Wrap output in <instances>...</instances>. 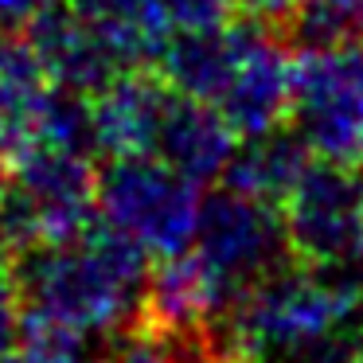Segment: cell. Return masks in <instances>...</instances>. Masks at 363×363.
Wrapping results in <instances>:
<instances>
[{
    "instance_id": "obj_6",
    "label": "cell",
    "mask_w": 363,
    "mask_h": 363,
    "mask_svg": "<svg viewBox=\"0 0 363 363\" xmlns=\"http://www.w3.org/2000/svg\"><path fill=\"white\" fill-rule=\"evenodd\" d=\"M191 254L235 305L250 285L269 277L274 269L289 266L293 250L285 238L281 207L266 199L242 196V191H215L199 203Z\"/></svg>"
},
{
    "instance_id": "obj_21",
    "label": "cell",
    "mask_w": 363,
    "mask_h": 363,
    "mask_svg": "<svg viewBox=\"0 0 363 363\" xmlns=\"http://www.w3.org/2000/svg\"><path fill=\"white\" fill-rule=\"evenodd\" d=\"M4 254H9V246H4V227H0V258H4Z\"/></svg>"
},
{
    "instance_id": "obj_14",
    "label": "cell",
    "mask_w": 363,
    "mask_h": 363,
    "mask_svg": "<svg viewBox=\"0 0 363 363\" xmlns=\"http://www.w3.org/2000/svg\"><path fill=\"white\" fill-rule=\"evenodd\" d=\"M106 363H242L227 340L215 336L211 328H149V324H133L121 332L118 352Z\"/></svg>"
},
{
    "instance_id": "obj_23",
    "label": "cell",
    "mask_w": 363,
    "mask_h": 363,
    "mask_svg": "<svg viewBox=\"0 0 363 363\" xmlns=\"http://www.w3.org/2000/svg\"><path fill=\"white\" fill-rule=\"evenodd\" d=\"M359 363H363V340H359Z\"/></svg>"
},
{
    "instance_id": "obj_10",
    "label": "cell",
    "mask_w": 363,
    "mask_h": 363,
    "mask_svg": "<svg viewBox=\"0 0 363 363\" xmlns=\"http://www.w3.org/2000/svg\"><path fill=\"white\" fill-rule=\"evenodd\" d=\"M168 94L172 86L157 67H129L113 74L98 94H90L94 149L102 157H152Z\"/></svg>"
},
{
    "instance_id": "obj_15",
    "label": "cell",
    "mask_w": 363,
    "mask_h": 363,
    "mask_svg": "<svg viewBox=\"0 0 363 363\" xmlns=\"http://www.w3.org/2000/svg\"><path fill=\"white\" fill-rule=\"evenodd\" d=\"M355 40H363V0H301L289 43L336 48Z\"/></svg>"
},
{
    "instance_id": "obj_9",
    "label": "cell",
    "mask_w": 363,
    "mask_h": 363,
    "mask_svg": "<svg viewBox=\"0 0 363 363\" xmlns=\"http://www.w3.org/2000/svg\"><path fill=\"white\" fill-rule=\"evenodd\" d=\"M24 40L48 71L51 86L59 90H74V94L90 98L113 74L125 71L118 55L106 48V40L94 32V24L74 9V0H48L24 24Z\"/></svg>"
},
{
    "instance_id": "obj_2",
    "label": "cell",
    "mask_w": 363,
    "mask_h": 363,
    "mask_svg": "<svg viewBox=\"0 0 363 363\" xmlns=\"http://www.w3.org/2000/svg\"><path fill=\"white\" fill-rule=\"evenodd\" d=\"M359 285L344 269L281 266L230 305L227 344L242 363H269L293 347L336 336L359 313Z\"/></svg>"
},
{
    "instance_id": "obj_12",
    "label": "cell",
    "mask_w": 363,
    "mask_h": 363,
    "mask_svg": "<svg viewBox=\"0 0 363 363\" xmlns=\"http://www.w3.org/2000/svg\"><path fill=\"white\" fill-rule=\"evenodd\" d=\"M316 157L305 145V137L281 121L274 129L242 137V145H235V157L227 160L219 180L230 191H242V196L281 207V199L293 191V184L305 176V168Z\"/></svg>"
},
{
    "instance_id": "obj_7",
    "label": "cell",
    "mask_w": 363,
    "mask_h": 363,
    "mask_svg": "<svg viewBox=\"0 0 363 363\" xmlns=\"http://www.w3.org/2000/svg\"><path fill=\"white\" fill-rule=\"evenodd\" d=\"M281 223L293 262L316 269H344L359 258L363 176L316 157L293 191L281 199Z\"/></svg>"
},
{
    "instance_id": "obj_8",
    "label": "cell",
    "mask_w": 363,
    "mask_h": 363,
    "mask_svg": "<svg viewBox=\"0 0 363 363\" xmlns=\"http://www.w3.org/2000/svg\"><path fill=\"white\" fill-rule=\"evenodd\" d=\"M289 40L242 20V43H238L227 86L215 98V110L238 137L281 125L289 121Z\"/></svg>"
},
{
    "instance_id": "obj_3",
    "label": "cell",
    "mask_w": 363,
    "mask_h": 363,
    "mask_svg": "<svg viewBox=\"0 0 363 363\" xmlns=\"http://www.w3.org/2000/svg\"><path fill=\"white\" fill-rule=\"evenodd\" d=\"M98 219V168L86 152L35 141L0 176V227L9 254L67 242Z\"/></svg>"
},
{
    "instance_id": "obj_19",
    "label": "cell",
    "mask_w": 363,
    "mask_h": 363,
    "mask_svg": "<svg viewBox=\"0 0 363 363\" xmlns=\"http://www.w3.org/2000/svg\"><path fill=\"white\" fill-rule=\"evenodd\" d=\"M20 293H16V277H12L9 262L0 258V355L16 344V328H20Z\"/></svg>"
},
{
    "instance_id": "obj_20",
    "label": "cell",
    "mask_w": 363,
    "mask_h": 363,
    "mask_svg": "<svg viewBox=\"0 0 363 363\" xmlns=\"http://www.w3.org/2000/svg\"><path fill=\"white\" fill-rule=\"evenodd\" d=\"M48 0H0V28L9 32H24V24L43 9Z\"/></svg>"
},
{
    "instance_id": "obj_11",
    "label": "cell",
    "mask_w": 363,
    "mask_h": 363,
    "mask_svg": "<svg viewBox=\"0 0 363 363\" xmlns=\"http://www.w3.org/2000/svg\"><path fill=\"white\" fill-rule=\"evenodd\" d=\"M235 145H238V133L227 125V118L215 106L199 102L191 94H180L172 86L168 106L160 113L152 157L172 164L191 184H211L219 180L227 160L235 157Z\"/></svg>"
},
{
    "instance_id": "obj_16",
    "label": "cell",
    "mask_w": 363,
    "mask_h": 363,
    "mask_svg": "<svg viewBox=\"0 0 363 363\" xmlns=\"http://www.w3.org/2000/svg\"><path fill=\"white\" fill-rule=\"evenodd\" d=\"M0 363H90L79 340L48 336V332H28V340L12 344L0 355Z\"/></svg>"
},
{
    "instance_id": "obj_1",
    "label": "cell",
    "mask_w": 363,
    "mask_h": 363,
    "mask_svg": "<svg viewBox=\"0 0 363 363\" xmlns=\"http://www.w3.org/2000/svg\"><path fill=\"white\" fill-rule=\"evenodd\" d=\"M28 332L86 340L129 332L141 316L149 254L106 223L67 242L9 254Z\"/></svg>"
},
{
    "instance_id": "obj_22",
    "label": "cell",
    "mask_w": 363,
    "mask_h": 363,
    "mask_svg": "<svg viewBox=\"0 0 363 363\" xmlns=\"http://www.w3.org/2000/svg\"><path fill=\"white\" fill-rule=\"evenodd\" d=\"M359 262H363V223H359Z\"/></svg>"
},
{
    "instance_id": "obj_5",
    "label": "cell",
    "mask_w": 363,
    "mask_h": 363,
    "mask_svg": "<svg viewBox=\"0 0 363 363\" xmlns=\"http://www.w3.org/2000/svg\"><path fill=\"white\" fill-rule=\"evenodd\" d=\"M289 125L313 157L363 168V40L293 55Z\"/></svg>"
},
{
    "instance_id": "obj_13",
    "label": "cell",
    "mask_w": 363,
    "mask_h": 363,
    "mask_svg": "<svg viewBox=\"0 0 363 363\" xmlns=\"http://www.w3.org/2000/svg\"><path fill=\"white\" fill-rule=\"evenodd\" d=\"M74 9L94 24V32L106 40V48L125 67H157L164 51L168 28L160 0H74Z\"/></svg>"
},
{
    "instance_id": "obj_17",
    "label": "cell",
    "mask_w": 363,
    "mask_h": 363,
    "mask_svg": "<svg viewBox=\"0 0 363 363\" xmlns=\"http://www.w3.org/2000/svg\"><path fill=\"white\" fill-rule=\"evenodd\" d=\"M160 12L172 32H207L235 16L230 0H160Z\"/></svg>"
},
{
    "instance_id": "obj_18",
    "label": "cell",
    "mask_w": 363,
    "mask_h": 363,
    "mask_svg": "<svg viewBox=\"0 0 363 363\" xmlns=\"http://www.w3.org/2000/svg\"><path fill=\"white\" fill-rule=\"evenodd\" d=\"M230 9H235V16L246 20V24H258V28H266V32L289 40L301 0H230Z\"/></svg>"
},
{
    "instance_id": "obj_4",
    "label": "cell",
    "mask_w": 363,
    "mask_h": 363,
    "mask_svg": "<svg viewBox=\"0 0 363 363\" xmlns=\"http://www.w3.org/2000/svg\"><path fill=\"white\" fill-rule=\"evenodd\" d=\"M199 184L160 157H106L98 168V215L149 258H172L191 246L199 219Z\"/></svg>"
}]
</instances>
